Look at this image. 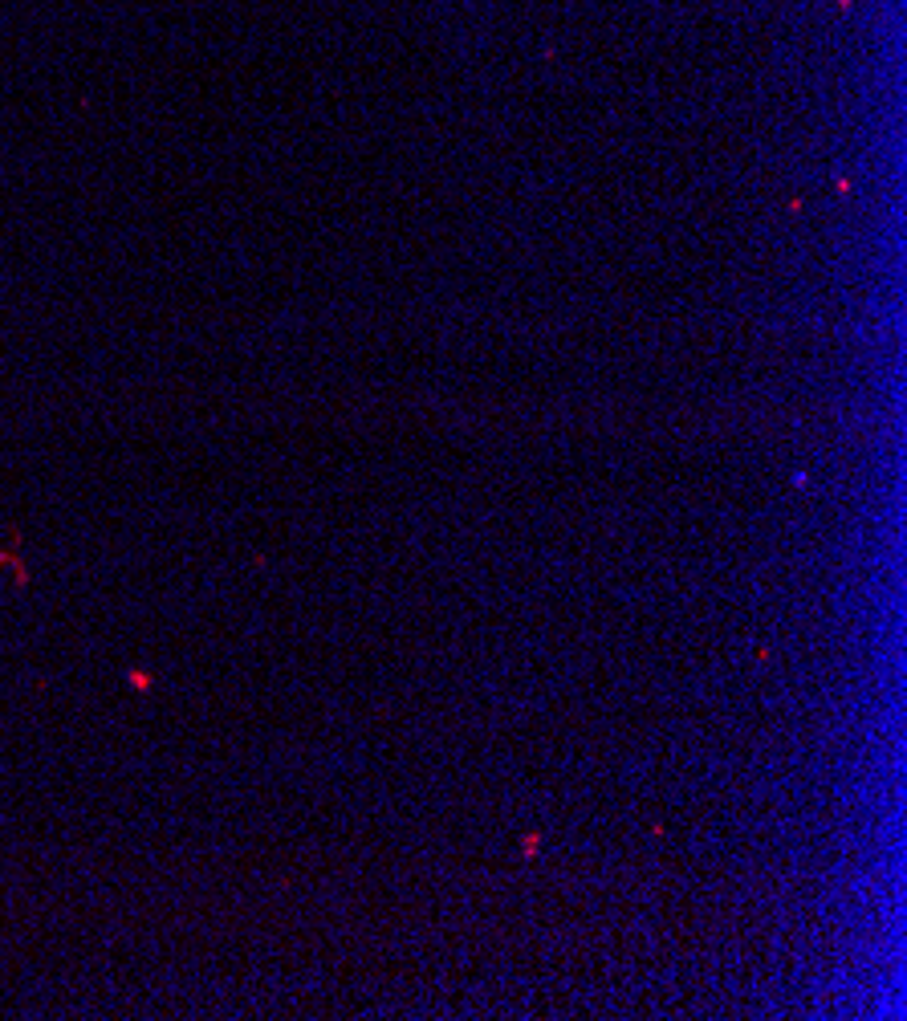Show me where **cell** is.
<instances>
[{
    "mask_svg": "<svg viewBox=\"0 0 907 1021\" xmlns=\"http://www.w3.org/2000/svg\"><path fill=\"white\" fill-rule=\"evenodd\" d=\"M131 684H139V688H143V692H147V684H151V680H147V676H143V672H131Z\"/></svg>",
    "mask_w": 907,
    "mask_h": 1021,
    "instance_id": "1",
    "label": "cell"
}]
</instances>
